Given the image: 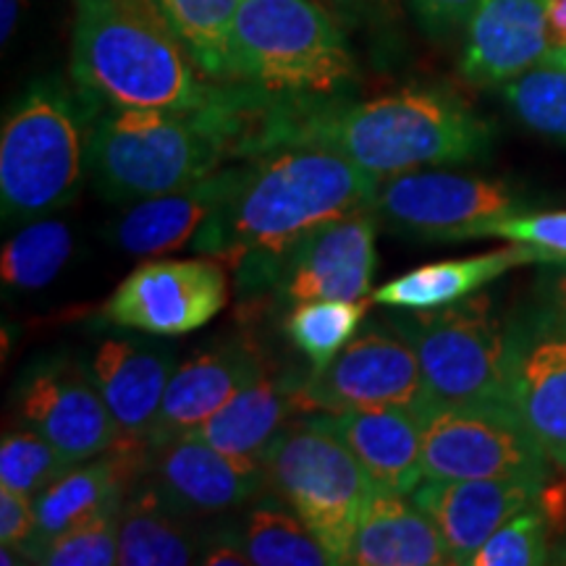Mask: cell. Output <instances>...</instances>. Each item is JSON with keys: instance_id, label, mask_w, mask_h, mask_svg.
<instances>
[{"instance_id": "d590c367", "label": "cell", "mask_w": 566, "mask_h": 566, "mask_svg": "<svg viewBox=\"0 0 566 566\" xmlns=\"http://www.w3.org/2000/svg\"><path fill=\"white\" fill-rule=\"evenodd\" d=\"M34 535H38V514H34L32 495L0 485V543L30 558Z\"/></svg>"}, {"instance_id": "9a60e30c", "label": "cell", "mask_w": 566, "mask_h": 566, "mask_svg": "<svg viewBox=\"0 0 566 566\" xmlns=\"http://www.w3.org/2000/svg\"><path fill=\"white\" fill-rule=\"evenodd\" d=\"M378 216L373 208L334 221L279 260L273 273L279 302L302 304L315 300H370L375 265Z\"/></svg>"}, {"instance_id": "8d00e7d4", "label": "cell", "mask_w": 566, "mask_h": 566, "mask_svg": "<svg viewBox=\"0 0 566 566\" xmlns=\"http://www.w3.org/2000/svg\"><path fill=\"white\" fill-rule=\"evenodd\" d=\"M478 0H412L415 17L433 38H449L467 27Z\"/></svg>"}, {"instance_id": "5b68a950", "label": "cell", "mask_w": 566, "mask_h": 566, "mask_svg": "<svg viewBox=\"0 0 566 566\" xmlns=\"http://www.w3.org/2000/svg\"><path fill=\"white\" fill-rule=\"evenodd\" d=\"M357 76L344 24L317 0H242L229 34V80L325 101Z\"/></svg>"}, {"instance_id": "ab89813d", "label": "cell", "mask_w": 566, "mask_h": 566, "mask_svg": "<svg viewBox=\"0 0 566 566\" xmlns=\"http://www.w3.org/2000/svg\"><path fill=\"white\" fill-rule=\"evenodd\" d=\"M200 564L205 566H247L252 564L242 543L233 535H212L208 548L202 551Z\"/></svg>"}, {"instance_id": "74e56055", "label": "cell", "mask_w": 566, "mask_h": 566, "mask_svg": "<svg viewBox=\"0 0 566 566\" xmlns=\"http://www.w3.org/2000/svg\"><path fill=\"white\" fill-rule=\"evenodd\" d=\"M344 27L388 24L396 17V0H317Z\"/></svg>"}, {"instance_id": "b9f144b4", "label": "cell", "mask_w": 566, "mask_h": 566, "mask_svg": "<svg viewBox=\"0 0 566 566\" xmlns=\"http://www.w3.org/2000/svg\"><path fill=\"white\" fill-rule=\"evenodd\" d=\"M548 51L566 45V0H548Z\"/></svg>"}, {"instance_id": "d4e9b609", "label": "cell", "mask_w": 566, "mask_h": 566, "mask_svg": "<svg viewBox=\"0 0 566 566\" xmlns=\"http://www.w3.org/2000/svg\"><path fill=\"white\" fill-rule=\"evenodd\" d=\"M543 263L541 252L525 244H512L504 250L464 260H443L409 271L399 279L384 283L378 292L370 294V302L388 310H436L446 304L462 302L488 283L501 279L512 268Z\"/></svg>"}, {"instance_id": "ffe728a7", "label": "cell", "mask_w": 566, "mask_h": 566, "mask_svg": "<svg viewBox=\"0 0 566 566\" xmlns=\"http://www.w3.org/2000/svg\"><path fill=\"white\" fill-rule=\"evenodd\" d=\"M263 357L242 338L205 349L176 367L150 433V446L192 436L242 388L263 375Z\"/></svg>"}, {"instance_id": "7c38bea8", "label": "cell", "mask_w": 566, "mask_h": 566, "mask_svg": "<svg viewBox=\"0 0 566 566\" xmlns=\"http://www.w3.org/2000/svg\"><path fill=\"white\" fill-rule=\"evenodd\" d=\"M378 407H420L430 412L420 359L407 338L388 323L352 338L334 363L304 380L307 412Z\"/></svg>"}, {"instance_id": "44dd1931", "label": "cell", "mask_w": 566, "mask_h": 566, "mask_svg": "<svg viewBox=\"0 0 566 566\" xmlns=\"http://www.w3.org/2000/svg\"><path fill=\"white\" fill-rule=\"evenodd\" d=\"M548 0H478L467 21L462 74L491 87L525 74L548 53Z\"/></svg>"}, {"instance_id": "ba28073f", "label": "cell", "mask_w": 566, "mask_h": 566, "mask_svg": "<svg viewBox=\"0 0 566 566\" xmlns=\"http://www.w3.org/2000/svg\"><path fill=\"white\" fill-rule=\"evenodd\" d=\"M265 491L302 516L336 566L349 564L354 533L375 488L342 438L307 415L286 422L263 454Z\"/></svg>"}, {"instance_id": "cb8c5ba5", "label": "cell", "mask_w": 566, "mask_h": 566, "mask_svg": "<svg viewBox=\"0 0 566 566\" xmlns=\"http://www.w3.org/2000/svg\"><path fill=\"white\" fill-rule=\"evenodd\" d=\"M349 564L357 566H443L451 564L441 527L405 495L375 491L354 533Z\"/></svg>"}, {"instance_id": "4316f807", "label": "cell", "mask_w": 566, "mask_h": 566, "mask_svg": "<svg viewBox=\"0 0 566 566\" xmlns=\"http://www.w3.org/2000/svg\"><path fill=\"white\" fill-rule=\"evenodd\" d=\"M233 537L258 566H336L302 516L273 493L247 509Z\"/></svg>"}, {"instance_id": "60d3db41", "label": "cell", "mask_w": 566, "mask_h": 566, "mask_svg": "<svg viewBox=\"0 0 566 566\" xmlns=\"http://www.w3.org/2000/svg\"><path fill=\"white\" fill-rule=\"evenodd\" d=\"M537 300L566 315V260L564 263H554L546 275H541V281H537Z\"/></svg>"}, {"instance_id": "7402d4cb", "label": "cell", "mask_w": 566, "mask_h": 566, "mask_svg": "<svg viewBox=\"0 0 566 566\" xmlns=\"http://www.w3.org/2000/svg\"><path fill=\"white\" fill-rule=\"evenodd\" d=\"M229 179L231 168H221L189 187L134 202L111 223V244L129 254H142V258L189 247L223 197Z\"/></svg>"}, {"instance_id": "8fae6325", "label": "cell", "mask_w": 566, "mask_h": 566, "mask_svg": "<svg viewBox=\"0 0 566 566\" xmlns=\"http://www.w3.org/2000/svg\"><path fill=\"white\" fill-rule=\"evenodd\" d=\"M512 409L548 459L566 467V315L537 300L506 325Z\"/></svg>"}, {"instance_id": "1f68e13d", "label": "cell", "mask_w": 566, "mask_h": 566, "mask_svg": "<svg viewBox=\"0 0 566 566\" xmlns=\"http://www.w3.org/2000/svg\"><path fill=\"white\" fill-rule=\"evenodd\" d=\"M76 462L32 428H17L3 433L0 443V485L13 491L38 495L55 480L74 470Z\"/></svg>"}, {"instance_id": "4fadbf2b", "label": "cell", "mask_w": 566, "mask_h": 566, "mask_svg": "<svg viewBox=\"0 0 566 566\" xmlns=\"http://www.w3.org/2000/svg\"><path fill=\"white\" fill-rule=\"evenodd\" d=\"M229 302V279L216 260H150L118 283L103 317L118 328L184 336L208 325Z\"/></svg>"}, {"instance_id": "9c48e42d", "label": "cell", "mask_w": 566, "mask_h": 566, "mask_svg": "<svg viewBox=\"0 0 566 566\" xmlns=\"http://www.w3.org/2000/svg\"><path fill=\"white\" fill-rule=\"evenodd\" d=\"M527 208L506 181L438 171L391 176L373 200L378 221L394 233L441 244L485 239L495 223L525 216Z\"/></svg>"}, {"instance_id": "f35d334b", "label": "cell", "mask_w": 566, "mask_h": 566, "mask_svg": "<svg viewBox=\"0 0 566 566\" xmlns=\"http://www.w3.org/2000/svg\"><path fill=\"white\" fill-rule=\"evenodd\" d=\"M558 467V464H556ZM537 512L543 514L548 525L551 537H566V470L558 467V472L551 470L543 480L535 501Z\"/></svg>"}, {"instance_id": "ac0fdd59", "label": "cell", "mask_w": 566, "mask_h": 566, "mask_svg": "<svg viewBox=\"0 0 566 566\" xmlns=\"http://www.w3.org/2000/svg\"><path fill=\"white\" fill-rule=\"evenodd\" d=\"M541 485L543 480L527 478L424 480L412 501L441 527L451 564H472L495 530L535 506Z\"/></svg>"}, {"instance_id": "8992f818", "label": "cell", "mask_w": 566, "mask_h": 566, "mask_svg": "<svg viewBox=\"0 0 566 566\" xmlns=\"http://www.w3.org/2000/svg\"><path fill=\"white\" fill-rule=\"evenodd\" d=\"M90 129L61 80L34 82L0 132V212L24 226L69 208L87 176Z\"/></svg>"}, {"instance_id": "2e32d148", "label": "cell", "mask_w": 566, "mask_h": 566, "mask_svg": "<svg viewBox=\"0 0 566 566\" xmlns=\"http://www.w3.org/2000/svg\"><path fill=\"white\" fill-rule=\"evenodd\" d=\"M19 420L45 436L71 462L108 454L118 428L90 370L66 357L34 365L19 388Z\"/></svg>"}, {"instance_id": "7a4b0ae2", "label": "cell", "mask_w": 566, "mask_h": 566, "mask_svg": "<svg viewBox=\"0 0 566 566\" xmlns=\"http://www.w3.org/2000/svg\"><path fill=\"white\" fill-rule=\"evenodd\" d=\"M491 142V126L454 92L407 87L363 103H310L289 145L328 147L378 179H391L478 160Z\"/></svg>"}, {"instance_id": "d6986e66", "label": "cell", "mask_w": 566, "mask_h": 566, "mask_svg": "<svg viewBox=\"0 0 566 566\" xmlns=\"http://www.w3.org/2000/svg\"><path fill=\"white\" fill-rule=\"evenodd\" d=\"M428 415L420 407H378L354 412H310L321 428L342 438L380 493H412L422 480V436Z\"/></svg>"}, {"instance_id": "ee69618b", "label": "cell", "mask_w": 566, "mask_h": 566, "mask_svg": "<svg viewBox=\"0 0 566 566\" xmlns=\"http://www.w3.org/2000/svg\"><path fill=\"white\" fill-rule=\"evenodd\" d=\"M543 66H562L566 69V45L562 48H551V51L543 55Z\"/></svg>"}, {"instance_id": "f1b7e54d", "label": "cell", "mask_w": 566, "mask_h": 566, "mask_svg": "<svg viewBox=\"0 0 566 566\" xmlns=\"http://www.w3.org/2000/svg\"><path fill=\"white\" fill-rule=\"evenodd\" d=\"M71 250H74V237L66 223L48 221V218L24 223L3 247L0 258L3 289L9 292L45 289L66 268Z\"/></svg>"}, {"instance_id": "e0dca14e", "label": "cell", "mask_w": 566, "mask_h": 566, "mask_svg": "<svg viewBox=\"0 0 566 566\" xmlns=\"http://www.w3.org/2000/svg\"><path fill=\"white\" fill-rule=\"evenodd\" d=\"M87 370L116 420L118 443L113 449L147 457L176 354L139 338H108L92 354Z\"/></svg>"}, {"instance_id": "277c9868", "label": "cell", "mask_w": 566, "mask_h": 566, "mask_svg": "<svg viewBox=\"0 0 566 566\" xmlns=\"http://www.w3.org/2000/svg\"><path fill=\"white\" fill-rule=\"evenodd\" d=\"M226 158H233L231 142L210 103L197 111L111 108L90 129L87 179L105 202L126 205L189 187Z\"/></svg>"}, {"instance_id": "52a82bcc", "label": "cell", "mask_w": 566, "mask_h": 566, "mask_svg": "<svg viewBox=\"0 0 566 566\" xmlns=\"http://www.w3.org/2000/svg\"><path fill=\"white\" fill-rule=\"evenodd\" d=\"M386 323L420 359L430 412L443 407L512 409L506 325L495 317L488 296H467L436 310H401Z\"/></svg>"}, {"instance_id": "6da1fadb", "label": "cell", "mask_w": 566, "mask_h": 566, "mask_svg": "<svg viewBox=\"0 0 566 566\" xmlns=\"http://www.w3.org/2000/svg\"><path fill=\"white\" fill-rule=\"evenodd\" d=\"M378 189V176L328 147H273L231 166L229 187L189 247L237 268L244 292L271 286L283 254L323 226L370 210Z\"/></svg>"}, {"instance_id": "7bdbcfd3", "label": "cell", "mask_w": 566, "mask_h": 566, "mask_svg": "<svg viewBox=\"0 0 566 566\" xmlns=\"http://www.w3.org/2000/svg\"><path fill=\"white\" fill-rule=\"evenodd\" d=\"M21 13V0H0V38H3V45H9L19 24Z\"/></svg>"}, {"instance_id": "30bf717a", "label": "cell", "mask_w": 566, "mask_h": 566, "mask_svg": "<svg viewBox=\"0 0 566 566\" xmlns=\"http://www.w3.org/2000/svg\"><path fill=\"white\" fill-rule=\"evenodd\" d=\"M551 459L512 409H433L422 436V480H546Z\"/></svg>"}, {"instance_id": "603a6c76", "label": "cell", "mask_w": 566, "mask_h": 566, "mask_svg": "<svg viewBox=\"0 0 566 566\" xmlns=\"http://www.w3.org/2000/svg\"><path fill=\"white\" fill-rule=\"evenodd\" d=\"M304 409V384L289 375L263 373L242 388L229 405L205 420L192 436L216 446L223 454L263 462L265 449L289 422Z\"/></svg>"}, {"instance_id": "f6af8a7d", "label": "cell", "mask_w": 566, "mask_h": 566, "mask_svg": "<svg viewBox=\"0 0 566 566\" xmlns=\"http://www.w3.org/2000/svg\"><path fill=\"white\" fill-rule=\"evenodd\" d=\"M564 470H566V467H564Z\"/></svg>"}, {"instance_id": "3957f363", "label": "cell", "mask_w": 566, "mask_h": 566, "mask_svg": "<svg viewBox=\"0 0 566 566\" xmlns=\"http://www.w3.org/2000/svg\"><path fill=\"white\" fill-rule=\"evenodd\" d=\"M195 69L153 0H74L71 74L92 101L197 111L216 90L197 80Z\"/></svg>"}, {"instance_id": "5bb4252c", "label": "cell", "mask_w": 566, "mask_h": 566, "mask_svg": "<svg viewBox=\"0 0 566 566\" xmlns=\"http://www.w3.org/2000/svg\"><path fill=\"white\" fill-rule=\"evenodd\" d=\"M142 483L184 520H208L242 509L265 488L263 462L223 454L197 436L150 446Z\"/></svg>"}, {"instance_id": "e575fe53", "label": "cell", "mask_w": 566, "mask_h": 566, "mask_svg": "<svg viewBox=\"0 0 566 566\" xmlns=\"http://www.w3.org/2000/svg\"><path fill=\"white\" fill-rule=\"evenodd\" d=\"M488 237L533 247L541 252L543 265L566 260V212H535V216H514L495 223Z\"/></svg>"}, {"instance_id": "4dcf8cb0", "label": "cell", "mask_w": 566, "mask_h": 566, "mask_svg": "<svg viewBox=\"0 0 566 566\" xmlns=\"http://www.w3.org/2000/svg\"><path fill=\"white\" fill-rule=\"evenodd\" d=\"M501 95L527 129L566 145V69L537 63L504 82Z\"/></svg>"}, {"instance_id": "d6a6232c", "label": "cell", "mask_w": 566, "mask_h": 566, "mask_svg": "<svg viewBox=\"0 0 566 566\" xmlns=\"http://www.w3.org/2000/svg\"><path fill=\"white\" fill-rule=\"evenodd\" d=\"M122 512V509H118ZM118 512H105L48 537L32 548L30 562L48 566H111L118 564Z\"/></svg>"}, {"instance_id": "484cf974", "label": "cell", "mask_w": 566, "mask_h": 566, "mask_svg": "<svg viewBox=\"0 0 566 566\" xmlns=\"http://www.w3.org/2000/svg\"><path fill=\"white\" fill-rule=\"evenodd\" d=\"M212 535H202L192 520L174 514L137 480L118 512V564L187 566L200 564Z\"/></svg>"}, {"instance_id": "f546056e", "label": "cell", "mask_w": 566, "mask_h": 566, "mask_svg": "<svg viewBox=\"0 0 566 566\" xmlns=\"http://www.w3.org/2000/svg\"><path fill=\"white\" fill-rule=\"evenodd\" d=\"M367 302L370 300H315L294 304L283 321V331L294 349L307 359L313 375L325 370L352 342L367 315Z\"/></svg>"}, {"instance_id": "836d02e7", "label": "cell", "mask_w": 566, "mask_h": 566, "mask_svg": "<svg viewBox=\"0 0 566 566\" xmlns=\"http://www.w3.org/2000/svg\"><path fill=\"white\" fill-rule=\"evenodd\" d=\"M548 525L537 506L512 516L488 537L472 558V566H535L548 562Z\"/></svg>"}, {"instance_id": "83f0119b", "label": "cell", "mask_w": 566, "mask_h": 566, "mask_svg": "<svg viewBox=\"0 0 566 566\" xmlns=\"http://www.w3.org/2000/svg\"><path fill=\"white\" fill-rule=\"evenodd\" d=\"M242 0H153L176 38L210 80H229V34Z\"/></svg>"}]
</instances>
